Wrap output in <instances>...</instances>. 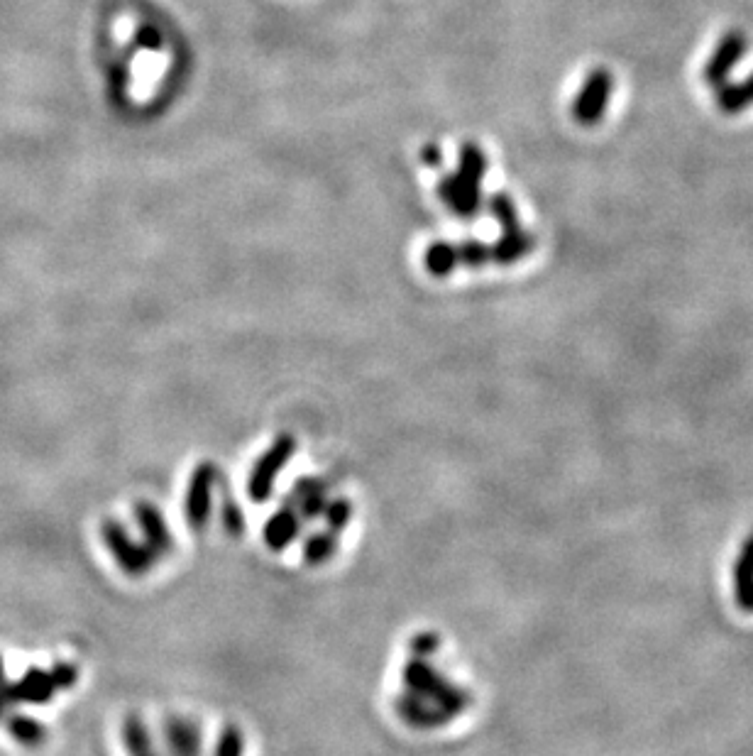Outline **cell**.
Listing matches in <instances>:
<instances>
[{"instance_id":"6da1fadb","label":"cell","mask_w":753,"mask_h":756,"mask_svg":"<svg viewBox=\"0 0 753 756\" xmlns=\"http://www.w3.org/2000/svg\"><path fill=\"white\" fill-rule=\"evenodd\" d=\"M487 174V157L477 142H465L460 150L458 172L448 174L438 182V199L455 216L475 218L482 199V179Z\"/></svg>"},{"instance_id":"7a4b0ae2","label":"cell","mask_w":753,"mask_h":756,"mask_svg":"<svg viewBox=\"0 0 753 756\" xmlns=\"http://www.w3.org/2000/svg\"><path fill=\"white\" fill-rule=\"evenodd\" d=\"M401 678H404L406 693L419 695V698L428 700V703H433L436 708L448 712L453 720L472 703L470 693L460 686H455L453 681H448L428 659L411 656V659L406 661Z\"/></svg>"},{"instance_id":"3957f363","label":"cell","mask_w":753,"mask_h":756,"mask_svg":"<svg viewBox=\"0 0 753 756\" xmlns=\"http://www.w3.org/2000/svg\"><path fill=\"white\" fill-rule=\"evenodd\" d=\"M614 96V74L609 69L597 67L592 71H587L585 81L577 89L573 106H570V115L577 125L582 128H592V125H599L607 115L609 103H612Z\"/></svg>"},{"instance_id":"277c9868","label":"cell","mask_w":753,"mask_h":756,"mask_svg":"<svg viewBox=\"0 0 753 756\" xmlns=\"http://www.w3.org/2000/svg\"><path fill=\"white\" fill-rule=\"evenodd\" d=\"M101 536L106 549L111 551L113 561L128 575H145L155 568L157 556L145 546V541H137L130 531L115 519H106L101 527Z\"/></svg>"},{"instance_id":"5b68a950","label":"cell","mask_w":753,"mask_h":756,"mask_svg":"<svg viewBox=\"0 0 753 756\" xmlns=\"http://www.w3.org/2000/svg\"><path fill=\"white\" fill-rule=\"evenodd\" d=\"M296 441L294 436L282 434L274 438L272 446L257 458V463L252 465L250 478H247V495L255 502H265L274 490V480L282 473L284 465L289 463V458L294 456Z\"/></svg>"},{"instance_id":"8992f818","label":"cell","mask_w":753,"mask_h":756,"mask_svg":"<svg viewBox=\"0 0 753 756\" xmlns=\"http://www.w3.org/2000/svg\"><path fill=\"white\" fill-rule=\"evenodd\" d=\"M749 49H751V42L744 32L741 30L724 32L722 40L717 42V47L712 49L705 67H702V81H705L709 89H722L724 84H729L731 71L744 62Z\"/></svg>"},{"instance_id":"52a82bcc","label":"cell","mask_w":753,"mask_h":756,"mask_svg":"<svg viewBox=\"0 0 753 756\" xmlns=\"http://www.w3.org/2000/svg\"><path fill=\"white\" fill-rule=\"evenodd\" d=\"M221 480V470L213 463L196 465L191 475L189 490H186V519L194 531L206 529L208 519L213 512V487Z\"/></svg>"},{"instance_id":"ba28073f","label":"cell","mask_w":753,"mask_h":756,"mask_svg":"<svg viewBox=\"0 0 753 756\" xmlns=\"http://www.w3.org/2000/svg\"><path fill=\"white\" fill-rule=\"evenodd\" d=\"M135 519H137V527H140L142 531V541H145V546L150 549L152 553L159 558L169 556V553L174 551V536L172 531H169L167 522H164L162 512L155 507L152 502H137L135 504Z\"/></svg>"},{"instance_id":"9c48e42d","label":"cell","mask_w":753,"mask_h":756,"mask_svg":"<svg viewBox=\"0 0 753 756\" xmlns=\"http://www.w3.org/2000/svg\"><path fill=\"white\" fill-rule=\"evenodd\" d=\"M394 708H397L401 720L409 727H414V730H436V727L448 725L453 720L445 710L436 708V705L419 698V695L406 693V690L394 700Z\"/></svg>"},{"instance_id":"30bf717a","label":"cell","mask_w":753,"mask_h":756,"mask_svg":"<svg viewBox=\"0 0 753 756\" xmlns=\"http://www.w3.org/2000/svg\"><path fill=\"white\" fill-rule=\"evenodd\" d=\"M162 730L167 756H201V727L191 717L169 715Z\"/></svg>"},{"instance_id":"8fae6325","label":"cell","mask_w":753,"mask_h":756,"mask_svg":"<svg viewBox=\"0 0 753 756\" xmlns=\"http://www.w3.org/2000/svg\"><path fill=\"white\" fill-rule=\"evenodd\" d=\"M291 509H296V514L301 517V522H309V519L323 517L328 504V485L326 480L318 478H301L291 490L287 502Z\"/></svg>"},{"instance_id":"7c38bea8","label":"cell","mask_w":753,"mask_h":756,"mask_svg":"<svg viewBox=\"0 0 753 756\" xmlns=\"http://www.w3.org/2000/svg\"><path fill=\"white\" fill-rule=\"evenodd\" d=\"M536 238L531 233H526L524 228L504 230L502 238L494 245H489V262H497V265H514L521 257H526L533 252Z\"/></svg>"},{"instance_id":"4fadbf2b","label":"cell","mask_w":753,"mask_h":756,"mask_svg":"<svg viewBox=\"0 0 753 756\" xmlns=\"http://www.w3.org/2000/svg\"><path fill=\"white\" fill-rule=\"evenodd\" d=\"M301 517L296 514V509H291L289 504H284L279 512H274L265 524V541L272 551H284L296 536L301 534Z\"/></svg>"},{"instance_id":"5bb4252c","label":"cell","mask_w":753,"mask_h":756,"mask_svg":"<svg viewBox=\"0 0 753 756\" xmlns=\"http://www.w3.org/2000/svg\"><path fill=\"white\" fill-rule=\"evenodd\" d=\"M734 593L736 605L744 612H753V534L741 546L734 566Z\"/></svg>"},{"instance_id":"9a60e30c","label":"cell","mask_w":753,"mask_h":756,"mask_svg":"<svg viewBox=\"0 0 753 756\" xmlns=\"http://www.w3.org/2000/svg\"><path fill=\"white\" fill-rule=\"evenodd\" d=\"M15 688H18L20 703H30V705L52 703L54 693H57V688H54V683H52V676H49V671H42V668H30V671H27L25 676L15 683Z\"/></svg>"},{"instance_id":"2e32d148","label":"cell","mask_w":753,"mask_h":756,"mask_svg":"<svg viewBox=\"0 0 753 756\" xmlns=\"http://www.w3.org/2000/svg\"><path fill=\"white\" fill-rule=\"evenodd\" d=\"M753 106V71L746 79L717 89V108L724 115H739Z\"/></svg>"},{"instance_id":"e0dca14e","label":"cell","mask_w":753,"mask_h":756,"mask_svg":"<svg viewBox=\"0 0 753 756\" xmlns=\"http://www.w3.org/2000/svg\"><path fill=\"white\" fill-rule=\"evenodd\" d=\"M123 742L130 756H162L157 752L150 727L137 715H128L123 722Z\"/></svg>"},{"instance_id":"ac0fdd59","label":"cell","mask_w":753,"mask_h":756,"mask_svg":"<svg viewBox=\"0 0 753 756\" xmlns=\"http://www.w3.org/2000/svg\"><path fill=\"white\" fill-rule=\"evenodd\" d=\"M5 727H8L10 734H13L15 742L23 744V747L27 749L42 747L47 739V727L30 715H18V712L5 715Z\"/></svg>"},{"instance_id":"d6986e66","label":"cell","mask_w":753,"mask_h":756,"mask_svg":"<svg viewBox=\"0 0 753 756\" xmlns=\"http://www.w3.org/2000/svg\"><path fill=\"white\" fill-rule=\"evenodd\" d=\"M423 262H426L428 275H433V277H448L450 272H455V267L460 265L458 245L433 243L431 248L426 250V257H423Z\"/></svg>"},{"instance_id":"ffe728a7","label":"cell","mask_w":753,"mask_h":756,"mask_svg":"<svg viewBox=\"0 0 753 756\" xmlns=\"http://www.w3.org/2000/svg\"><path fill=\"white\" fill-rule=\"evenodd\" d=\"M338 551V534L335 531H318L306 539L304 544V561L309 566H323L326 561H331Z\"/></svg>"},{"instance_id":"44dd1931","label":"cell","mask_w":753,"mask_h":756,"mask_svg":"<svg viewBox=\"0 0 753 756\" xmlns=\"http://www.w3.org/2000/svg\"><path fill=\"white\" fill-rule=\"evenodd\" d=\"M489 208H492V216L497 218L502 230H514L519 228V213H516V204L514 199L507 194H494L492 201H489Z\"/></svg>"},{"instance_id":"7402d4cb","label":"cell","mask_w":753,"mask_h":756,"mask_svg":"<svg viewBox=\"0 0 753 756\" xmlns=\"http://www.w3.org/2000/svg\"><path fill=\"white\" fill-rule=\"evenodd\" d=\"M245 754V734L240 727L225 725L223 732L218 734L216 752L213 756H243Z\"/></svg>"},{"instance_id":"603a6c76","label":"cell","mask_w":753,"mask_h":756,"mask_svg":"<svg viewBox=\"0 0 753 756\" xmlns=\"http://www.w3.org/2000/svg\"><path fill=\"white\" fill-rule=\"evenodd\" d=\"M323 517H326L328 529L335 531V534H340V531L348 527L350 519H353V504L345 500V497H338V500H328Z\"/></svg>"},{"instance_id":"cb8c5ba5","label":"cell","mask_w":753,"mask_h":756,"mask_svg":"<svg viewBox=\"0 0 753 756\" xmlns=\"http://www.w3.org/2000/svg\"><path fill=\"white\" fill-rule=\"evenodd\" d=\"M221 524L230 536H240L245 531V514L233 500L225 497L221 504Z\"/></svg>"},{"instance_id":"d4e9b609","label":"cell","mask_w":753,"mask_h":756,"mask_svg":"<svg viewBox=\"0 0 753 756\" xmlns=\"http://www.w3.org/2000/svg\"><path fill=\"white\" fill-rule=\"evenodd\" d=\"M458 257L463 265L482 267L485 262H489V245L477 243V240H472V243H463V245H458Z\"/></svg>"},{"instance_id":"484cf974","label":"cell","mask_w":753,"mask_h":756,"mask_svg":"<svg viewBox=\"0 0 753 756\" xmlns=\"http://www.w3.org/2000/svg\"><path fill=\"white\" fill-rule=\"evenodd\" d=\"M49 676H52V683L57 690H69L76 686V678H79V671H76L74 664H67V661H57L52 668H49Z\"/></svg>"},{"instance_id":"4316f807","label":"cell","mask_w":753,"mask_h":756,"mask_svg":"<svg viewBox=\"0 0 753 756\" xmlns=\"http://www.w3.org/2000/svg\"><path fill=\"white\" fill-rule=\"evenodd\" d=\"M438 646H441V639L436 634H419V637L411 639V654L419 656V659H431L438 651Z\"/></svg>"},{"instance_id":"83f0119b","label":"cell","mask_w":753,"mask_h":756,"mask_svg":"<svg viewBox=\"0 0 753 756\" xmlns=\"http://www.w3.org/2000/svg\"><path fill=\"white\" fill-rule=\"evenodd\" d=\"M0 698H3L5 703H8V708H13V705H20L18 688H15V683L8 681V676H5L3 659H0Z\"/></svg>"},{"instance_id":"f1b7e54d","label":"cell","mask_w":753,"mask_h":756,"mask_svg":"<svg viewBox=\"0 0 753 756\" xmlns=\"http://www.w3.org/2000/svg\"><path fill=\"white\" fill-rule=\"evenodd\" d=\"M137 35H140V37H137V40H140L145 47L155 49V47L162 45V40H159V35H157L155 30H152V27H142V30L137 32Z\"/></svg>"},{"instance_id":"f546056e","label":"cell","mask_w":753,"mask_h":756,"mask_svg":"<svg viewBox=\"0 0 753 756\" xmlns=\"http://www.w3.org/2000/svg\"><path fill=\"white\" fill-rule=\"evenodd\" d=\"M421 157H423V162H426V164H436V167H438V164H441V150H438L436 145H426V147H423Z\"/></svg>"},{"instance_id":"4dcf8cb0","label":"cell","mask_w":753,"mask_h":756,"mask_svg":"<svg viewBox=\"0 0 753 756\" xmlns=\"http://www.w3.org/2000/svg\"><path fill=\"white\" fill-rule=\"evenodd\" d=\"M5 715H8V703H5V700L0 698V720H3Z\"/></svg>"}]
</instances>
